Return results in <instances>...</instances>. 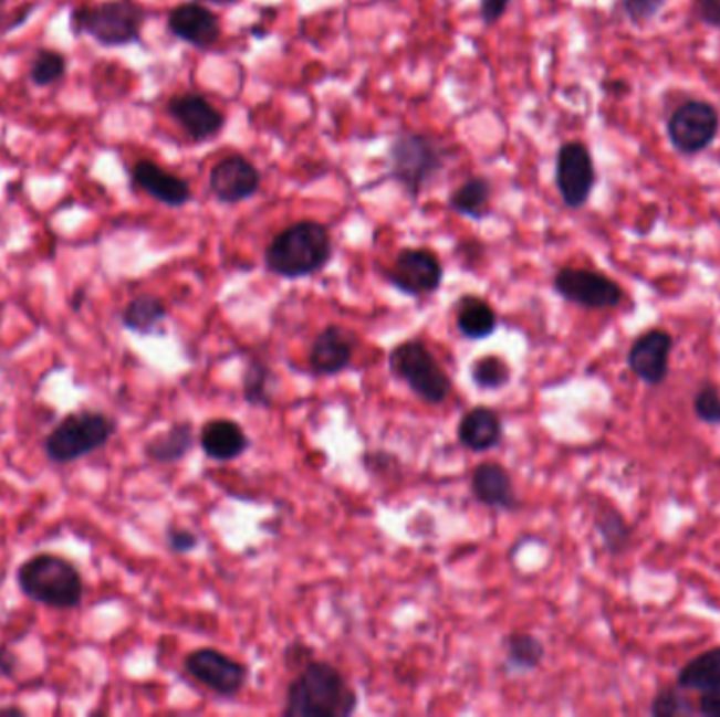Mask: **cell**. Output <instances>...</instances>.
Returning <instances> with one entry per match:
<instances>
[{
	"label": "cell",
	"instance_id": "obj_42",
	"mask_svg": "<svg viewBox=\"0 0 720 717\" xmlns=\"http://www.w3.org/2000/svg\"><path fill=\"white\" fill-rule=\"evenodd\" d=\"M0 714H18V716H23L22 709H15V707H11V709H0Z\"/></svg>",
	"mask_w": 720,
	"mask_h": 717
},
{
	"label": "cell",
	"instance_id": "obj_26",
	"mask_svg": "<svg viewBox=\"0 0 720 717\" xmlns=\"http://www.w3.org/2000/svg\"><path fill=\"white\" fill-rule=\"evenodd\" d=\"M167 318V305L156 295H139L132 299L121 314V323L125 328L139 335L156 333V328Z\"/></svg>",
	"mask_w": 720,
	"mask_h": 717
},
{
	"label": "cell",
	"instance_id": "obj_23",
	"mask_svg": "<svg viewBox=\"0 0 720 717\" xmlns=\"http://www.w3.org/2000/svg\"><path fill=\"white\" fill-rule=\"evenodd\" d=\"M195 446V425L190 421L174 423L163 434L154 435L146 444V456L154 463H177L188 455Z\"/></svg>",
	"mask_w": 720,
	"mask_h": 717
},
{
	"label": "cell",
	"instance_id": "obj_8",
	"mask_svg": "<svg viewBox=\"0 0 720 717\" xmlns=\"http://www.w3.org/2000/svg\"><path fill=\"white\" fill-rule=\"evenodd\" d=\"M554 291L568 304L586 309H613L624 302V288L619 284L584 267H561L554 276Z\"/></svg>",
	"mask_w": 720,
	"mask_h": 717
},
{
	"label": "cell",
	"instance_id": "obj_37",
	"mask_svg": "<svg viewBox=\"0 0 720 717\" xmlns=\"http://www.w3.org/2000/svg\"><path fill=\"white\" fill-rule=\"evenodd\" d=\"M284 661H286L289 669H302L306 663L312 661V649L304 644H291L284 651Z\"/></svg>",
	"mask_w": 720,
	"mask_h": 717
},
{
	"label": "cell",
	"instance_id": "obj_22",
	"mask_svg": "<svg viewBox=\"0 0 720 717\" xmlns=\"http://www.w3.org/2000/svg\"><path fill=\"white\" fill-rule=\"evenodd\" d=\"M456 325L466 339H487L498 328V314L479 295H466L458 302Z\"/></svg>",
	"mask_w": 720,
	"mask_h": 717
},
{
	"label": "cell",
	"instance_id": "obj_36",
	"mask_svg": "<svg viewBox=\"0 0 720 717\" xmlns=\"http://www.w3.org/2000/svg\"><path fill=\"white\" fill-rule=\"evenodd\" d=\"M512 0H480V18L484 25H495L508 11Z\"/></svg>",
	"mask_w": 720,
	"mask_h": 717
},
{
	"label": "cell",
	"instance_id": "obj_4",
	"mask_svg": "<svg viewBox=\"0 0 720 717\" xmlns=\"http://www.w3.org/2000/svg\"><path fill=\"white\" fill-rule=\"evenodd\" d=\"M23 595L49 609H74L83 600L81 572L60 556L41 553L25 560L18 570Z\"/></svg>",
	"mask_w": 720,
	"mask_h": 717
},
{
	"label": "cell",
	"instance_id": "obj_28",
	"mask_svg": "<svg viewBox=\"0 0 720 717\" xmlns=\"http://www.w3.org/2000/svg\"><path fill=\"white\" fill-rule=\"evenodd\" d=\"M594 526H596V533L601 535V541L605 545V549L612 556L624 553L628 549L630 541H633L630 524L615 507L605 505L603 509H598V514L594 518Z\"/></svg>",
	"mask_w": 720,
	"mask_h": 717
},
{
	"label": "cell",
	"instance_id": "obj_30",
	"mask_svg": "<svg viewBox=\"0 0 720 717\" xmlns=\"http://www.w3.org/2000/svg\"><path fill=\"white\" fill-rule=\"evenodd\" d=\"M512 379V369L502 356L489 354L472 365V381L480 390H502Z\"/></svg>",
	"mask_w": 720,
	"mask_h": 717
},
{
	"label": "cell",
	"instance_id": "obj_43",
	"mask_svg": "<svg viewBox=\"0 0 720 717\" xmlns=\"http://www.w3.org/2000/svg\"><path fill=\"white\" fill-rule=\"evenodd\" d=\"M384 2H393V0H384Z\"/></svg>",
	"mask_w": 720,
	"mask_h": 717
},
{
	"label": "cell",
	"instance_id": "obj_21",
	"mask_svg": "<svg viewBox=\"0 0 720 717\" xmlns=\"http://www.w3.org/2000/svg\"><path fill=\"white\" fill-rule=\"evenodd\" d=\"M502 419L489 407H474L459 419V444L472 453H487L495 449L502 442Z\"/></svg>",
	"mask_w": 720,
	"mask_h": 717
},
{
	"label": "cell",
	"instance_id": "obj_19",
	"mask_svg": "<svg viewBox=\"0 0 720 717\" xmlns=\"http://www.w3.org/2000/svg\"><path fill=\"white\" fill-rule=\"evenodd\" d=\"M470 491L474 499L495 509H514L519 505L510 472L502 463L484 461L472 472Z\"/></svg>",
	"mask_w": 720,
	"mask_h": 717
},
{
	"label": "cell",
	"instance_id": "obj_33",
	"mask_svg": "<svg viewBox=\"0 0 720 717\" xmlns=\"http://www.w3.org/2000/svg\"><path fill=\"white\" fill-rule=\"evenodd\" d=\"M693 411L706 425H720V390L706 381L693 396Z\"/></svg>",
	"mask_w": 720,
	"mask_h": 717
},
{
	"label": "cell",
	"instance_id": "obj_39",
	"mask_svg": "<svg viewBox=\"0 0 720 717\" xmlns=\"http://www.w3.org/2000/svg\"><path fill=\"white\" fill-rule=\"evenodd\" d=\"M698 11L701 22L720 28V0H698Z\"/></svg>",
	"mask_w": 720,
	"mask_h": 717
},
{
	"label": "cell",
	"instance_id": "obj_27",
	"mask_svg": "<svg viewBox=\"0 0 720 717\" xmlns=\"http://www.w3.org/2000/svg\"><path fill=\"white\" fill-rule=\"evenodd\" d=\"M546 656L542 640L533 633H510L505 640V663L514 672L538 669Z\"/></svg>",
	"mask_w": 720,
	"mask_h": 717
},
{
	"label": "cell",
	"instance_id": "obj_10",
	"mask_svg": "<svg viewBox=\"0 0 720 717\" xmlns=\"http://www.w3.org/2000/svg\"><path fill=\"white\" fill-rule=\"evenodd\" d=\"M184 669L218 696L239 695L249 679V667L218 649H198L184 658Z\"/></svg>",
	"mask_w": 720,
	"mask_h": 717
},
{
	"label": "cell",
	"instance_id": "obj_44",
	"mask_svg": "<svg viewBox=\"0 0 720 717\" xmlns=\"http://www.w3.org/2000/svg\"><path fill=\"white\" fill-rule=\"evenodd\" d=\"M0 2H4V0H0Z\"/></svg>",
	"mask_w": 720,
	"mask_h": 717
},
{
	"label": "cell",
	"instance_id": "obj_41",
	"mask_svg": "<svg viewBox=\"0 0 720 717\" xmlns=\"http://www.w3.org/2000/svg\"><path fill=\"white\" fill-rule=\"evenodd\" d=\"M198 2H209V4H218V7H232V4H239L242 0H198Z\"/></svg>",
	"mask_w": 720,
	"mask_h": 717
},
{
	"label": "cell",
	"instance_id": "obj_34",
	"mask_svg": "<svg viewBox=\"0 0 720 717\" xmlns=\"http://www.w3.org/2000/svg\"><path fill=\"white\" fill-rule=\"evenodd\" d=\"M666 0H622V9L636 25L651 22L664 9Z\"/></svg>",
	"mask_w": 720,
	"mask_h": 717
},
{
	"label": "cell",
	"instance_id": "obj_16",
	"mask_svg": "<svg viewBox=\"0 0 720 717\" xmlns=\"http://www.w3.org/2000/svg\"><path fill=\"white\" fill-rule=\"evenodd\" d=\"M167 28L177 41L198 51H211L221 39L219 18L202 2H184L167 15Z\"/></svg>",
	"mask_w": 720,
	"mask_h": 717
},
{
	"label": "cell",
	"instance_id": "obj_25",
	"mask_svg": "<svg viewBox=\"0 0 720 717\" xmlns=\"http://www.w3.org/2000/svg\"><path fill=\"white\" fill-rule=\"evenodd\" d=\"M680 690H714L720 688V646L710 651L701 652L696 658H691L677 677Z\"/></svg>",
	"mask_w": 720,
	"mask_h": 717
},
{
	"label": "cell",
	"instance_id": "obj_31",
	"mask_svg": "<svg viewBox=\"0 0 720 717\" xmlns=\"http://www.w3.org/2000/svg\"><path fill=\"white\" fill-rule=\"evenodd\" d=\"M66 57L53 49H41L36 51L32 64H30V81L36 87H49L60 83L66 76Z\"/></svg>",
	"mask_w": 720,
	"mask_h": 717
},
{
	"label": "cell",
	"instance_id": "obj_1",
	"mask_svg": "<svg viewBox=\"0 0 720 717\" xmlns=\"http://www.w3.org/2000/svg\"><path fill=\"white\" fill-rule=\"evenodd\" d=\"M358 695L344 674L325 661H310L286 688L284 717H349Z\"/></svg>",
	"mask_w": 720,
	"mask_h": 717
},
{
	"label": "cell",
	"instance_id": "obj_40",
	"mask_svg": "<svg viewBox=\"0 0 720 717\" xmlns=\"http://www.w3.org/2000/svg\"><path fill=\"white\" fill-rule=\"evenodd\" d=\"M15 665H18V658L13 656V652L0 646V677H11L15 674Z\"/></svg>",
	"mask_w": 720,
	"mask_h": 717
},
{
	"label": "cell",
	"instance_id": "obj_13",
	"mask_svg": "<svg viewBox=\"0 0 720 717\" xmlns=\"http://www.w3.org/2000/svg\"><path fill=\"white\" fill-rule=\"evenodd\" d=\"M262 173L244 156L232 154L221 158L209 173V192L221 204H239L260 192Z\"/></svg>",
	"mask_w": 720,
	"mask_h": 717
},
{
	"label": "cell",
	"instance_id": "obj_3",
	"mask_svg": "<svg viewBox=\"0 0 720 717\" xmlns=\"http://www.w3.org/2000/svg\"><path fill=\"white\" fill-rule=\"evenodd\" d=\"M146 9L135 0H106L95 7H76L70 15V30L76 39L91 36L102 46L139 43L146 23Z\"/></svg>",
	"mask_w": 720,
	"mask_h": 717
},
{
	"label": "cell",
	"instance_id": "obj_5",
	"mask_svg": "<svg viewBox=\"0 0 720 717\" xmlns=\"http://www.w3.org/2000/svg\"><path fill=\"white\" fill-rule=\"evenodd\" d=\"M447 152L437 139L421 133H398L388 148V167L394 181L417 200L442 173Z\"/></svg>",
	"mask_w": 720,
	"mask_h": 717
},
{
	"label": "cell",
	"instance_id": "obj_38",
	"mask_svg": "<svg viewBox=\"0 0 720 717\" xmlns=\"http://www.w3.org/2000/svg\"><path fill=\"white\" fill-rule=\"evenodd\" d=\"M698 714L706 717H720V688L701 693L698 700Z\"/></svg>",
	"mask_w": 720,
	"mask_h": 717
},
{
	"label": "cell",
	"instance_id": "obj_15",
	"mask_svg": "<svg viewBox=\"0 0 720 717\" xmlns=\"http://www.w3.org/2000/svg\"><path fill=\"white\" fill-rule=\"evenodd\" d=\"M167 114L186 130L195 144L216 139L226 127L223 114L198 93H181L171 97L167 104Z\"/></svg>",
	"mask_w": 720,
	"mask_h": 717
},
{
	"label": "cell",
	"instance_id": "obj_35",
	"mask_svg": "<svg viewBox=\"0 0 720 717\" xmlns=\"http://www.w3.org/2000/svg\"><path fill=\"white\" fill-rule=\"evenodd\" d=\"M167 545L175 553H190L195 551L198 545V537L192 530L186 528H171L167 533Z\"/></svg>",
	"mask_w": 720,
	"mask_h": 717
},
{
	"label": "cell",
	"instance_id": "obj_20",
	"mask_svg": "<svg viewBox=\"0 0 720 717\" xmlns=\"http://www.w3.org/2000/svg\"><path fill=\"white\" fill-rule=\"evenodd\" d=\"M198 442H200L202 453L209 458H213V461H219V463L239 458L251 446V440H249L247 432L232 419H211V421H207L202 425V430H200Z\"/></svg>",
	"mask_w": 720,
	"mask_h": 717
},
{
	"label": "cell",
	"instance_id": "obj_18",
	"mask_svg": "<svg viewBox=\"0 0 720 717\" xmlns=\"http://www.w3.org/2000/svg\"><path fill=\"white\" fill-rule=\"evenodd\" d=\"M132 179L135 188L153 196L160 204L179 209L192 200V190L186 179L179 175L169 173L158 167L153 160H139L132 169Z\"/></svg>",
	"mask_w": 720,
	"mask_h": 717
},
{
	"label": "cell",
	"instance_id": "obj_12",
	"mask_svg": "<svg viewBox=\"0 0 720 717\" xmlns=\"http://www.w3.org/2000/svg\"><path fill=\"white\" fill-rule=\"evenodd\" d=\"M386 278L403 295H432L442 284V263L428 249H403L394 257L393 267L386 272Z\"/></svg>",
	"mask_w": 720,
	"mask_h": 717
},
{
	"label": "cell",
	"instance_id": "obj_24",
	"mask_svg": "<svg viewBox=\"0 0 720 717\" xmlns=\"http://www.w3.org/2000/svg\"><path fill=\"white\" fill-rule=\"evenodd\" d=\"M449 209L461 218L480 219L491 215V183L484 177H470L449 196Z\"/></svg>",
	"mask_w": 720,
	"mask_h": 717
},
{
	"label": "cell",
	"instance_id": "obj_29",
	"mask_svg": "<svg viewBox=\"0 0 720 717\" xmlns=\"http://www.w3.org/2000/svg\"><path fill=\"white\" fill-rule=\"evenodd\" d=\"M272 370L262 360H251L242 372V400L251 407L268 409L272 407Z\"/></svg>",
	"mask_w": 720,
	"mask_h": 717
},
{
	"label": "cell",
	"instance_id": "obj_32",
	"mask_svg": "<svg viewBox=\"0 0 720 717\" xmlns=\"http://www.w3.org/2000/svg\"><path fill=\"white\" fill-rule=\"evenodd\" d=\"M698 709L691 707V703L680 695V688L668 686L661 688L651 700V709L649 714L654 717H677V716H691Z\"/></svg>",
	"mask_w": 720,
	"mask_h": 717
},
{
	"label": "cell",
	"instance_id": "obj_9",
	"mask_svg": "<svg viewBox=\"0 0 720 717\" xmlns=\"http://www.w3.org/2000/svg\"><path fill=\"white\" fill-rule=\"evenodd\" d=\"M719 129V109L701 99L685 102L668 120L670 144L680 154L703 152L712 146Z\"/></svg>",
	"mask_w": 720,
	"mask_h": 717
},
{
	"label": "cell",
	"instance_id": "obj_11",
	"mask_svg": "<svg viewBox=\"0 0 720 717\" xmlns=\"http://www.w3.org/2000/svg\"><path fill=\"white\" fill-rule=\"evenodd\" d=\"M556 188L563 204L582 209L596 183V169L588 148L582 141H567L556 154Z\"/></svg>",
	"mask_w": 720,
	"mask_h": 717
},
{
	"label": "cell",
	"instance_id": "obj_6",
	"mask_svg": "<svg viewBox=\"0 0 720 717\" xmlns=\"http://www.w3.org/2000/svg\"><path fill=\"white\" fill-rule=\"evenodd\" d=\"M388 367L396 379L405 381L407 388L428 404H442L453 391L449 372L419 339H407L393 348L388 354Z\"/></svg>",
	"mask_w": 720,
	"mask_h": 717
},
{
	"label": "cell",
	"instance_id": "obj_2",
	"mask_svg": "<svg viewBox=\"0 0 720 717\" xmlns=\"http://www.w3.org/2000/svg\"><path fill=\"white\" fill-rule=\"evenodd\" d=\"M331 257L333 239L327 225L314 219H302L270 240L263 253V263L268 272L281 278L300 281L319 274L323 267H327Z\"/></svg>",
	"mask_w": 720,
	"mask_h": 717
},
{
	"label": "cell",
	"instance_id": "obj_7",
	"mask_svg": "<svg viewBox=\"0 0 720 717\" xmlns=\"http://www.w3.org/2000/svg\"><path fill=\"white\" fill-rule=\"evenodd\" d=\"M116 434V421L100 411H81L66 419L44 437V455L53 463H72L104 449Z\"/></svg>",
	"mask_w": 720,
	"mask_h": 717
},
{
	"label": "cell",
	"instance_id": "obj_17",
	"mask_svg": "<svg viewBox=\"0 0 720 717\" xmlns=\"http://www.w3.org/2000/svg\"><path fill=\"white\" fill-rule=\"evenodd\" d=\"M354 358V341L348 330L331 325L323 328L307 351V365L319 377H333L349 367Z\"/></svg>",
	"mask_w": 720,
	"mask_h": 717
},
{
	"label": "cell",
	"instance_id": "obj_14",
	"mask_svg": "<svg viewBox=\"0 0 720 717\" xmlns=\"http://www.w3.org/2000/svg\"><path fill=\"white\" fill-rule=\"evenodd\" d=\"M675 339L664 328H649L634 339L628 351V367L645 386H661L670 375V354Z\"/></svg>",
	"mask_w": 720,
	"mask_h": 717
}]
</instances>
